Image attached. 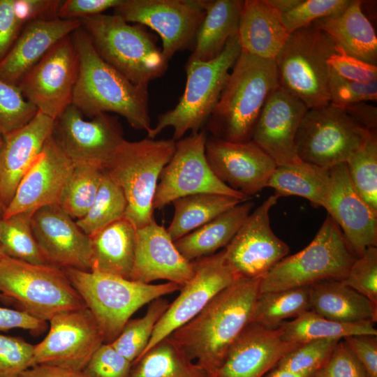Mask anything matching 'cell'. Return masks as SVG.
<instances>
[{
  "label": "cell",
  "instance_id": "cell-1",
  "mask_svg": "<svg viewBox=\"0 0 377 377\" xmlns=\"http://www.w3.org/2000/svg\"><path fill=\"white\" fill-rule=\"evenodd\" d=\"M261 279H237L220 291L170 338L214 377L236 339L252 322Z\"/></svg>",
  "mask_w": 377,
  "mask_h": 377
},
{
  "label": "cell",
  "instance_id": "cell-2",
  "mask_svg": "<svg viewBox=\"0 0 377 377\" xmlns=\"http://www.w3.org/2000/svg\"><path fill=\"white\" fill-rule=\"evenodd\" d=\"M71 36L79 59L72 105L91 118L115 113L125 118L133 128L148 133L152 128L148 89L133 84L106 63L82 27Z\"/></svg>",
  "mask_w": 377,
  "mask_h": 377
},
{
  "label": "cell",
  "instance_id": "cell-3",
  "mask_svg": "<svg viewBox=\"0 0 377 377\" xmlns=\"http://www.w3.org/2000/svg\"><path fill=\"white\" fill-rule=\"evenodd\" d=\"M279 86L274 59L241 51L208 120L212 136L234 142L251 140L260 114Z\"/></svg>",
  "mask_w": 377,
  "mask_h": 377
},
{
  "label": "cell",
  "instance_id": "cell-4",
  "mask_svg": "<svg viewBox=\"0 0 377 377\" xmlns=\"http://www.w3.org/2000/svg\"><path fill=\"white\" fill-rule=\"evenodd\" d=\"M80 21L98 54L133 84L148 89L167 71L168 61L146 27L130 24L114 13Z\"/></svg>",
  "mask_w": 377,
  "mask_h": 377
},
{
  "label": "cell",
  "instance_id": "cell-5",
  "mask_svg": "<svg viewBox=\"0 0 377 377\" xmlns=\"http://www.w3.org/2000/svg\"><path fill=\"white\" fill-rule=\"evenodd\" d=\"M97 322L104 343H111L130 318L144 305L163 295L180 290L172 282L143 283L125 278L83 271L62 269Z\"/></svg>",
  "mask_w": 377,
  "mask_h": 377
},
{
  "label": "cell",
  "instance_id": "cell-6",
  "mask_svg": "<svg viewBox=\"0 0 377 377\" xmlns=\"http://www.w3.org/2000/svg\"><path fill=\"white\" fill-rule=\"evenodd\" d=\"M175 144L172 138L124 140L103 166V170L122 189L127 203L124 218L135 229L154 219L158 180L175 152Z\"/></svg>",
  "mask_w": 377,
  "mask_h": 377
},
{
  "label": "cell",
  "instance_id": "cell-7",
  "mask_svg": "<svg viewBox=\"0 0 377 377\" xmlns=\"http://www.w3.org/2000/svg\"><path fill=\"white\" fill-rule=\"evenodd\" d=\"M237 34L227 42L221 54L207 61H187L184 91L175 107L159 114L156 126L147 133L154 139L163 129L173 128L177 141L188 131H200L212 114L236 60L241 53Z\"/></svg>",
  "mask_w": 377,
  "mask_h": 377
},
{
  "label": "cell",
  "instance_id": "cell-8",
  "mask_svg": "<svg viewBox=\"0 0 377 377\" xmlns=\"http://www.w3.org/2000/svg\"><path fill=\"white\" fill-rule=\"evenodd\" d=\"M355 258L341 228L328 215L304 249L283 258L261 279L260 293L342 281Z\"/></svg>",
  "mask_w": 377,
  "mask_h": 377
},
{
  "label": "cell",
  "instance_id": "cell-9",
  "mask_svg": "<svg viewBox=\"0 0 377 377\" xmlns=\"http://www.w3.org/2000/svg\"><path fill=\"white\" fill-rule=\"evenodd\" d=\"M337 47L313 24L290 34L274 59L279 86L308 108L329 104L327 60Z\"/></svg>",
  "mask_w": 377,
  "mask_h": 377
},
{
  "label": "cell",
  "instance_id": "cell-10",
  "mask_svg": "<svg viewBox=\"0 0 377 377\" xmlns=\"http://www.w3.org/2000/svg\"><path fill=\"white\" fill-rule=\"evenodd\" d=\"M0 293L20 310L45 320L86 306L62 269L7 256L0 258Z\"/></svg>",
  "mask_w": 377,
  "mask_h": 377
},
{
  "label": "cell",
  "instance_id": "cell-11",
  "mask_svg": "<svg viewBox=\"0 0 377 377\" xmlns=\"http://www.w3.org/2000/svg\"><path fill=\"white\" fill-rule=\"evenodd\" d=\"M369 133L341 108L329 103L309 108L296 135L297 154L303 161L330 168L346 163Z\"/></svg>",
  "mask_w": 377,
  "mask_h": 377
},
{
  "label": "cell",
  "instance_id": "cell-12",
  "mask_svg": "<svg viewBox=\"0 0 377 377\" xmlns=\"http://www.w3.org/2000/svg\"><path fill=\"white\" fill-rule=\"evenodd\" d=\"M207 133L200 131L176 141L175 152L163 168L157 184L153 209H162L181 197L216 193L242 200L249 198L222 182L211 170L205 156Z\"/></svg>",
  "mask_w": 377,
  "mask_h": 377
},
{
  "label": "cell",
  "instance_id": "cell-13",
  "mask_svg": "<svg viewBox=\"0 0 377 377\" xmlns=\"http://www.w3.org/2000/svg\"><path fill=\"white\" fill-rule=\"evenodd\" d=\"M205 1L122 0L114 13L156 31L162 41V54L169 61L176 52L193 48L205 15Z\"/></svg>",
  "mask_w": 377,
  "mask_h": 377
},
{
  "label": "cell",
  "instance_id": "cell-14",
  "mask_svg": "<svg viewBox=\"0 0 377 377\" xmlns=\"http://www.w3.org/2000/svg\"><path fill=\"white\" fill-rule=\"evenodd\" d=\"M71 36L54 45L17 84L38 111L54 120L72 105L78 75L79 59Z\"/></svg>",
  "mask_w": 377,
  "mask_h": 377
},
{
  "label": "cell",
  "instance_id": "cell-15",
  "mask_svg": "<svg viewBox=\"0 0 377 377\" xmlns=\"http://www.w3.org/2000/svg\"><path fill=\"white\" fill-rule=\"evenodd\" d=\"M46 337L34 345L33 367L48 365L82 371L104 343L101 330L86 307L59 313L49 320Z\"/></svg>",
  "mask_w": 377,
  "mask_h": 377
},
{
  "label": "cell",
  "instance_id": "cell-16",
  "mask_svg": "<svg viewBox=\"0 0 377 377\" xmlns=\"http://www.w3.org/2000/svg\"><path fill=\"white\" fill-rule=\"evenodd\" d=\"M279 198L273 194L251 212L223 249L224 261L237 279H262L288 254L289 246L270 226L269 211Z\"/></svg>",
  "mask_w": 377,
  "mask_h": 377
},
{
  "label": "cell",
  "instance_id": "cell-17",
  "mask_svg": "<svg viewBox=\"0 0 377 377\" xmlns=\"http://www.w3.org/2000/svg\"><path fill=\"white\" fill-rule=\"evenodd\" d=\"M52 133L73 165L102 170L125 140L117 117L103 113L86 120L73 105L54 120Z\"/></svg>",
  "mask_w": 377,
  "mask_h": 377
},
{
  "label": "cell",
  "instance_id": "cell-18",
  "mask_svg": "<svg viewBox=\"0 0 377 377\" xmlns=\"http://www.w3.org/2000/svg\"><path fill=\"white\" fill-rule=\"evenodd\" d=\"M194 274L180 289L155 326L142 355L195 316L237 278L226 265L223 250L192 261Z\"/></svg>",
  "mask_w": 377,
  "mask_h": 377
},
{
  "label": "cell",
  "instance_id": "cell-19",
  "mask_svg": "<svg viewBox=\"0 0 377 377\" xmlns=\"http://www.w3.org/2000/svg\"><path fill=\"white\" fill-rule=\"evenodd\" d=\"M205 156L222 182L249 198L267 187L277 166L252 140L234 142L210 136L207 138Z\"/></svg>",
  "mask_w": 377,
  "mask_h": 377
},
{
  "label": "cell",
  "instance_id": "cell-20",
  "mask_svg": "<svg viewBox=\"0 0 377 377\" xmlns=\"http://www.w3.org/2000/svg\"><path fill=\"white\" fill-rule=\"evenodd\" d=\"M32 230L47 264L60 269L91 270V239L57 205L36 210Z\"/></svg>",
  "mask_w": 377,
  "mask_h": 377
},
{
  "label": "cell",
  "instance_id": "cell-21",
  "mask_svg": "<svg viewBox=\"0 0 377 377\" xmlns=\"http://www.w3.org/2000/svg\"><path fill=\"white\" fill-rule=\"evenodd\" d=\"M330 184L323 205L341 228L356 257L377 245V212L354 188L346 163L330 168Z\"/></svg>",
  "mask_w": 377,
  "mask_h": 377
},
{
  "label": "cell",
  "instance_id": "cell-22",
  "mask_svg": "<svg viewBox=\"0 0 377 377\" xmlns=\"http://www.w3.org/2000/svg\"><path fill=\"white\" fill-rule=\"evenodd\" d=\"M73 168L52 133L22 179L1 218L21 212H34L43 207L57 204Z\"/></svg>",
  "mask_w": 377,
  "mask_h": 377
},
{
  "label": "cell",
  "instance_id": "cell-23",
  "mask_svg": "<svg viewBox=\"0 0 377 377\" xmlns=\"http://www.w3.org/2000/svg\"><path fill=\"white\" fill-rule=\"evenodd\" d=\"M306 105L279 86L266 101L256 122L251 140L277 166L300 161L295 138L308 110Z\"/></svg>",
  "mask_w": 377,
  "mask_h": 377
},
{
  "label": "cell",
  "instance_id": "cell-24",
  "mask_svg": "<svg viewBox=\"0 0 377 377\" xmlns=\"http://www.w3.org/2000/svg\"><path fill=\"white\" fill-rule=\"evenodd\" d=\"M194 274L192 262L178 251L166 228L154 219L136 229V245L131 279L143 283L166 280L181 286Z\"/></svg>",
  "mask_w": 377,
  "mask_h": 377
},
{
  "label": "cell",
  "instance_id": "cell-25",
  "mask_svg": "<svg viewBox=\"0 0 377 377\" xmlns=\"http://www.w3.org/2000/svg\"><path fill=\"white\" fill-rule=\"evenodd\" d=\"M54 125V119L38 111L24 126L0 135V203L3 212L52 134Z\"/></svg>",
  "mask_w": 377,
  "mask_h": 377
},
{
  "label": "cell",
  "instance_id": "cell-26",
  "mask_svg": "<svg viewBox=\"0 0 377 377\" xmlns=\"http://www.w3.org/2000/svg\"><path fill=\"white\" fill-rule=\"evenodd\" d=\"M302 343L286 341L279 327L249 323L230 347L214 377H263Z\"/></svg>",
  "mask_w": 377,
  "mask_h": 377
},
{
  "label": "cell",
  "instance_id": "cell-27",
  "mask_svg": "<svg viewBox=\"0 0 377 377\" xmlns=\"http://www.w3.org/2000/svg\"><path fill=\"white\" fill-rule=\"evenodd\" d=\"M81 26L80 20L59 17L28 23L0 61V79L17 85L22 76L54 45Z\"/></svg>",
  "mask_w": 377,
  "mask_h": 377
},
{
  "label": "cell",
  "instance_id": "cell-28",
  "mask_svg": "<svg viewBox=\"0 0 377 377\" xmlns=\"http://www.w3.org/2000/svg\"><path fill=\"white\" fill-rule=\"evenodd\" d=\"M289 34L268 0L244 1L237 30L242 52L274 60Z\"/></svg>",
  "mask_w": 377,
  "mask_h": 377
},
{
  "label": "cell",
  "instance_id": "cell-29",
  "mask_svg": "<svg viewBox=\"0 0 377 377\" xmlns=\"http://www.w3.org/2000/svg\"><path fill=\"white\" fill-rule=\"evenodd\" d=\"M314 26L328 34L346 54L377 64V37L362 9V1L352 0L341 13L316 20Z\"/></svg>",
  "mask_w": 377,
  "mask_h": 377
},
{
  "label": "cell",
  "instance_id": "cell-30",
  "mask_svg": "<svg viewBox=\"0 0 377 377\" xmlns=\"http://www.w3.org/2000/svg\"><path fill=\"white\" fill-rule=\"evenodd\" d=\"M91 272L131 279L136 229L124 217L90 237Z\"/></svg>",
  "mask_w": 377,
  "mask_h": 377
},
{
  "label": "cell",
  "instance_id": "cell-31",
  "mask_svg": "<svg viewBox=\"0 0 377 377\" xmlns=\"http://www.w3.org/2000/svg\"><path fill=\"white\" fill-rule=\"evenodd\" d=\"M311 310L334 321L355 323L377 320V305L346 285L327 280L309 287Z\"/></svg>",
  "mask_w": 377,
  "mask_h": 377
},
{
  "label": "cell",
  "instance_id": "cell-32",
  "mask_svg": "<svg viewBox=\"0 0 377 377\" xmlns=\"http://www.w3.org/2000/svg\"><path fill=\"white\" fill-rule=\"evenodd\" d=\"M242 0L205 1V15L188 61H207L218 57L228 40L237 34Z\"/></svg>",
  "mask_w": 377,
  "mask_h": 377
},
{
  "label": "cell",
  "instance_id": "cell-33",
  "mask_svg": "<svg viewBox=\"0 0 377 377\" xmlns=\"http://www.w3.org/2000/svg\"><path fill=\"white\" fill-rule=\"evenodd\" d=\"M249 200L242 202L209 222L175 240L180 253L189 262L216 253L226 247L235 235L253 207Z\"/></svg>",
  "mask_w": 377,
  "mask_h": 377
},
{
  "label": "cell",
  "instance_id": "cell-34",
  "mask_svg": "<svg viewBox=\"0 0 377 377\" xmlns=\"http://www.w3.org/2000/svg\"><path fill=\"white\" fill-rule=\"evenodd\" d=\"M330 184V168L300 160L276 166L267 187L273 188L279 198L300 196L313 206L323 207Z\"/></svg>",
  "mask_w": 377,
  "mask_h": 377
},
{
  "label": "cell",
  "instance_id": "cell-35",
  "mask_svg": "<svg viewBox=\"0 0 377 377\" xmlns=\"http://www.w3.org/2000/svg\"><path fill=\"white\" fill-rule=\"evenodd\" d=\"M242 202L235 197L209 193L179 198L172 202L175 212L167 232L175 242Z\"/></svg>",
  "mask_w": 377,
  "mask_h": 377
},
{
  "label": "cell",
  "instance_id": "cell-36",
  "mask_svg": "<svg viewBox=\"0 0 377 377\" xmlns=\"http://www.w3.org/2000/svg\"><path fill=\"white\" fill-rule=\"evenodd\" d=\"M129 377L211 376L168 336L133 362Z\"/></svg>",
  "mask_w": 377,
  "mask_h": 377
},
{
  "label": "cell",
  "instance_id": "cell-37",
  "mask_svg": "<svg viewBox=\"0 0 377 377\" xmlns=\"http://www.w3.org/2000/svg\"><path fill=\"white\" fill-rule=\"evenodd\" d=\"M374 324L370 321L355 323L337 322L309 310L290 321L283 322L279 327L286 341L303 343L323 339H342L353 335H377Z\"/></svg>",
  "mask_w": 377,
  "mask_h": 377
},
{
  "label": "cell",
  "instance_id": "cell-38",
  "mask_svg": "<svg viewBox=\"0 0 377 377\" xmlns=\"http://www.w3.org/2000/svg\"><path fill=\"white\" fill-rule=\"evenodd\" d=\"M311 310L309 287L260 293L252 322L269 329L278 328L285 319Z\"/></svg>",
  "mask_w": 377,
  "mask_h": 377
},
{
  "label": "cell",
  "instance_id": "cell-39",
  "mask_svg": "<svg viewBox=\"0 0 377 377\" xmlns=\"http://www.w3.org/2000/svg\"><path fill=\"white\" fill-rule=\"evenodd\" d=\"M34 212H26L0 217V245L8 257L36 265L45 262L31 228Z\"/></svg>",
  "mask_w": 377,
  "mask_h": 377
},
{
  "label": "cell",
  "instance_id": "cell-40",
  "mask_svg": "<svg viewBox=\"0 0 377 377\" xmlns=\"http://www.w3.org/2000/svg\"><path fill=\"white\" fill-rule=\"evenodd\" d=\"M126 200L122 189L103 170L96 198L86 214L76 220L80 228L91 237L124 217Z\"/></svg>",
  "mask_w": 377,
  "mask_h": 377
},
{
  "label": "cell",
  "instance_id": "cell-41",
  "mask_svg": "<svg viewBox=\"0 0 377 377\" xmlns=\"http://www.w3.org/2000/svg\"><path fill=\"white\" fill-rule=\"evenodd\" d=\"M103 170L92 165H74L57 205L72 219L83 217L97 194Z\"/></svg>",
  "mask_w": 377,
  "mask_h": 377
},
{
  "label": "cell",
  "instance_id": "cell-42",
  "mask_svg": "<svg viewBox=\"0 0 377 377\" xmlns=\"http://www.w3.org/2000/svg\"><path fill=\"white\" fill-rule=\"evenodd\" d=\"M149 304L146 313L141 318L130 319L111 343L120 354L133 363L145 350L156 325L170 304L162 297Z\"/></svg>",
  "mask_w": 377,
  "mask_h": 377
},
{
  "label": "cell",
  "instance_id": "cell-43",
  "mask_svg": "<svg viewBox=\"0 0 377 377\" xmlns=\"http://www.w3.org/2000/svg\"><path fill=\"white\" fill-rule=\"evenodd\" d=\"M350 181L367 203L377 212V135L370 132L346 163Z\"/></svg>",
  "mask_w": 377,
  "mask_h": 377
},
{
  "label": "cell",
  "instance_id": "cell-44",
  "mask_svg": "<svg viewBox=\"0 0 377 377\" xmlns=\"http://www.w3.org/2000/svg\"><path fill=\"white\" fill-rule=\"evenodd\" d=\"M37 112V109L24 98L17 85L0 79V135L24 126Z\"/></svg>",
  "mask_w": 377,
  "mask_h": 377
},
{
  "label": "cell",
  "instance_id": "cell-45",
  "mask_svg": "<svg viewBox=\"0 0 377 377\" xmlns=\"http://www.w3.org/2000/svg\"><path fill=\"white\" fill-rule=\"evenodd\" d=\"M340 339H323L303 343L288 353L276 367L295 372H316L328 360Z\"/></svg>",
  "mask_w": 377,
  "mask_h": 377
},
{
  "label": "cell",
  "instance_id": "cell-46",
  "mask_svg": "<svg viewBox=\"0 0 377 377\" xmlns=\"http://www.w3.org/2000/svg\"><path fill=\"white\" fill-rule=\"evenodd\" d=\"M351 0H302L286 13L282 14L283 24L289 34L307 27L317 20L341 13Z\"/></svg>",
  "mask_w": 377,
  "mask_h": 377
},
{
  "label": "cell",
  "instance_id": "cell-47",
  "mask_svg": "<svg viewBox=\"0 0 377 377\" xmlns=\"http://www.w3.org/2000/svg\"><path fill=\"white\" fill-rule=\"evenodd\" d=\"M342 281L377 305V248L370 246L356 257Z\"/></svg>",
  "mask_w": 377,
  "mask_h": 377
},
{
  "label": "cell",
  "instance_id": "cell-48",
  "mask_svg": "<svg viewBox=\"0 0 377 377\" xmlns=\"http://www.w3.org/2000/svg\"><path fill=\"white\" fill-rule=\"evenodd\" d=\"M330 103L346 107L360 102H376L377 80L363 83L345 79L330 71L328 81Z\"/></svg>",
  "mask_w": 377,
  "mask_h": 377
},
{
  "label": "cell",
  "instance_id": "cell-49",
  "mask_svg": "<svg viewBox=\"0 0 377 377\" xmlns=\"http://www.w3.org/2000/svg\"><path fill=\"white\" fill-rule=\"evenodd\" d=\"M34 352L22 337L0 334V377H18L33 367Z\"/></svg>",
  "mask_w": 377,
  "mask_h": 377
},
{
  "label": "cell",
  "instance_id": "cell-50",
  "mask_svg": "<svg viewBox=\"0 0 377 377\" xmlns=\"http://www.w3.org/2000/svg\"><path fill=\"white\" fill-rule=\"evenodd\" d=\"M133 362L111 343H103L82 371L87 377H129Z\"/></svg>",
  "mask_w": 377,
  "mask_h": 377
},
{
  "label": "cell",
  "instance_id": "cell-51",
  "mask_svg": "<svg viewBox=\"0 0 377 377\" xmlns=\"http://www.w3.org/2000/svg\"><path fill=\"white\" fill-rule=\"evenodd\" d=\"M342 339L337 343L327 362L316 372L315 377H368Z\"/></svg>",
  "mask_w": 377,
  "mask_h": 377
},
{
  "label": "cell",
  "instance_id": "cell-52",
  "mask_svg": "<svg viewBox=\"0 0 377 377\" xmlns=\"http://www.w3.org/2000/svg\"><path fill=\"white\" fill-rule=\"evenodd\" d=\"M327 64L341 77L355 82L369 83L377 80V66L346 54L337 45Z\"/></svg>",
  "mask_w": 377,
  "mask_h": 377
},
{
  "label": "cell",
  "instance_id": "cell-53",
  "mask_svg": "<svg viewBox=\"0 0 377 377\" xmlns=\"http://www.w3.org/2000/svg\"><path fill=\"white\" fill-rule=\"evenodd\" d=\"M122 0H65L61 1L57 17L65 20H82L115 8Z\"/></svg>",
  "mask_w": 377,
  "mask_h": 377
},
{
  "label": "cell",
  "instance_id": "cell-54",
  "mask_svg": "<svg viewBox=\"0 0 377 377\" xmlns=\"http://www.w3.org/2000/svg\"><path fill=\"white\" fill-rule=\"evenodd\" d=\"M368 377H377V337L360 334L343 339Z\"/></svg>",
  "mask_w": 377,
  "mask_h": 377
},
{
  "label": "cell",
  "instance_id": "cell-55",
  "mask_svg": "<svg viewBox=\"0 0 377 377\" xmlns=\"http://www.w3.org/2000/svg\"><path fill=\"white\" fill-rule=\"evenodd\" d=\"M60 2L57 0H14V9L23 26L37 20L57 17Z\"/></svg>",
  "mask_w": 377,
  "mask_h": 377
},
{
  "label": "cell",
  "instance_id": "cell-56",
  "mask_svg": "<svg viewBox=\"0 0 377 377\" xmlns=\"http://www.w3.org/2000/svg\"><path fill=\"white\" fill-rule=\"evenodd\" d=\"M22 27L15 12L14 0H0V61L13 46Z\"/></svg>",
  "mask_w": 377,
  "mask_h": 377
},
{
  "label": "cell",
  "instance_id": "cell-57",
  "mask_svg": "<svg viewBox=\"0 0 377 377\" xmlns=\"http://www.w3.org/2000/svg\"><path fill=\"white\" fill-rule=\"evenodd\" d=\"M47 327V321L38 319L24 311L0 306V330L20 328L38 335L43 333Z\"/></svg>",
  "mask_w": 377,
  "mask_h": 377
},
{
  "label": "cell",
  "instance_id": "cell-58",
  "mask_svg": "<svg viewBox=\"0 0 377 377\" xmlns=\"http://www.w3.org/2000/svg\"><path fill=\"white\" fill-rule=\"evenodd\" d=\"M341 108L364 128L376 133L377 108L374 105L369 102H360Z\"/></svg>",
  "mask_w": 377,
  "mask_h": 377
},
{
  "label": "cell",
  "instance_id": "cell-59",
  "mask_svg": "<svg viewBox=\"0 0 377 377\" xmlns=\"http://www.w3.org/2000/svg\"><path fill=\"white\" fill-rule=\"evenodd\" d=\"M18 377H87L82 371H72L48 365H35Z\"/></svg>",
  "mask_w": 377,
  "mask_h": 377
},
{
  "label": "cell",
  "instance_id": "cell-60",
  "mask_svg": "<svg viewBox=\"0 0 377 377\" xmlns=\"http://www.w3.org/2000/svg\"><path fill=\"white\" fill-rule=\"evenodd\" d=\"M315 372H295L275 367L263 377H315Z\"/></svg>",
  "mask_w": 377,
  "mask_h": 377
},
{
  "label": "cell",
  "instance_id": "cell-61",
  "mask_svg": "<svg viewBox=\"0 0 377 377\" xmlns=\"http://www.w3.org/2000/svg\"><path fill=\"white\" fill-rule=\"evenodd\" d=\"M302 0H268L279 13L284 14L297 6Z\"/></svg>",
  "mask_w": 377,
  "mask_h": 377
},
{
  "label": "cell",
  "instance_id": "cell-62",
  "mask_svg": "<svg viewBox=\"0 0 377 377\" xmlns=\"http://www.w3.org/2000/svg\"><path fill=\"white\" fill-rule=\"evenodd\" d=\"M0 300L4 302L10 303V301L6 297L3 295L1 293H0Z\"/></svg>",
  "mask_w": 377,
  "mask_h": 377
},
{
  "label": "cell",
  "instance_id": "cell-63",
  "mask_svg": "<svg viewBox=\"0 0 377 377\" xmlns=\"http://www.w3.org/2000/svg\"><path fill=\"white\" fill-rule=\"evenodd\" d=\"M4 256H6L2 250V248L0 245V258H1L2 257H3Z\"/></svg>",
  "mask_w": 377,
  "mask_h": 377
},
{
  "label": "cell",
  "instance_id": "cell-64",
  "mask_svg": "<svg viewBox=\"0 0 377 377\" xmlns=\"http://www.w3.org/2000/svg\"><path fill=\"white\" fill-rule=\"evenodd\" d=\"M2 212H3V211H2V209H1V203H0V217L2 215Z\"/></svg>",
  "mask_w": 377,
  "mask_h": 377
}]
</instances>
